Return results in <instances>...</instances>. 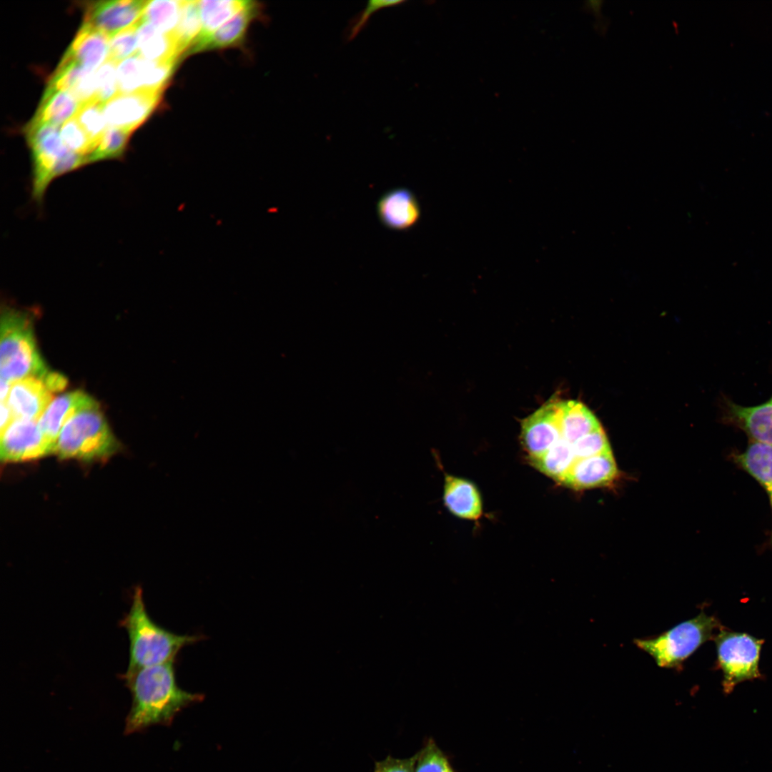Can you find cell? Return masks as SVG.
Listing matches in <instances>:
<instances>
[{
    "mask_svg": "<svg viewBox=\"0 0 772 772\" xmlns=\"http://www.w3.org/2000/svg\"><path fill=\"white\" fill-rule=\"evenodd\" d=\"M563 437L570 444L601 427L595 415L582 402H561Z\"/></svg>",
    "mask_w": 772,
    "mask_h": 772,
    "instance_id": "25",
    "label": "cell"
},
{
    "mask_svg": "<svg viewBox=\"0 0 772 772\" xmlns=\"http://www.w3.org/2000/svg\"><path fill=\"white\" fill-rule=\"evenodd\" d=\"M617 475V467L612 452L576 459L560 482L574 489L590 488L605 485Z\"/></svg>",
    "mask_w": 772,
    "mask_h": 772,
    "instance_id": "17",
    "label": "cell"
},
{
    "mask_svg": "<svg viewBox=\"0 0 772 772\" xmlns=\"http://www.w3.org/2000/svg\"><path fill=\"white\" fill-rule=\"evenodd\" d=\"M183 1H147L142 20L167 34L173 35L178 25Z\"/></svg>",
    "mask_w": 772,
    "mask_h": 772,
    "instance_id": "28",
    "label": "cell"
},
{
    "mask_svg": "<svg viewBox=\"0 0 772 772\" xmlns=\"http://www.w3.org/2000/svg\"><path fill=\"white\" fill-rule=\"evenodd\" d=\"M377 213L387 229L402 232L412 228L421 215L420 206L415 194L405 187L388 190L378 199Z\"/></svg>",
    "mask_w": 772,
    "mask_h": 772,
    "instance_id": "14",
    "label": "cell"
},
{
    "mask_svg": "<svg viewBox=\"0 0 772 772\" xmlns=\"http://www.w3.org/2000/svg\"><path fill=\"white\" fill-rule=\"evenodd\" d=\"M162 91H139L119 93L103 104L107 127L132 132L152 113L159 102Z\"/></svg>",
    "mask_w": 772,
    "mask_h": 772,
    "instance_id": "12",
    "label": "cell"
},
{
    "mask_svg": "<svg viewBox=\"0 0 772 772\" xmlns=\"http://www.w3.org/2000/svg\"><path fill=\"white\" fill-rule=\"evenodd\" d=\"M732 460L764 489L772 515V445L751 441L743 451L733 453ZM770 543L772 546V530Z\"/></svg>",
    "mask_w": 772,
    "mask_h": 772,
    "instance_id": "21",
    "label": "cell"
},
{
    "mask_svg": "<svg viewBox=\"0 0 772 772\" xmlns=\"http://www.w3.org/2000/svg\"><path fill=\"white\" fill-rule=\"evenodd\" d=\"M139 24L130 26L110 38L107 59L118 64L122 61L137 54V28Z\"/></svg>",
    "mask_w": 772,
    "mask_h": 772,
    "instance_id": "34",
    "label": "cell"
},
{
    "mask_svg": "<svg viewBox=\"0 0 772 772\" xmlns=\"http://www.w3.org/2000/svg\"><path fill=\"white\" fill-rule=\"evenodd\" d=\"M529 460L534 467L560 482L576 458L572 444L563 437L541 455Z\"/></svg>",
    "mask_w": 772,
    "mask_h": 772,
    "instance_id": "26",
    "label": "cell"
},
{
    "mask_svg": "<svg viewBox=\"0 0 772 772\" xmlns=\"http://www.w3.org/2000/svg\"><path fill=\"white\" fill-rule=\"evenodd\" d=\"M96 406L97 402L85 392L71 391L54 399L38 422L45 437L56 445L62 427L73 416Z\"/></svg>",
    "mask_w": 772,
    "mask_h": 772,
    "instance_id": "16",
    "label": "cell"
},
{
    "mask_svg": "<svg viewBox=\"0 0 772 772\" xmlns=\"http://www.w3.org/2000/svg\"><path fill=\"white\" fill-rule=\"evenodd\" d=\"M146 1L113 0L89 2L85 5L82 24L111 38L141 21Z\"/></svg>",
    "mask_w": 772,
    "mask_h": 772,
    "instance_id": "9",
    "label": "cell"
},
{
    "mask_svg": "<svg viewBox=\"0 0 772 772\" xmlns=\"http://www.w3.org/2000/svg\"><path fill=\"white\" fill-rule=\"evenodd\" d=\"M54 449L38 420L15 419L1 432L0 457L6 462L38 459L54 453Z\"/></svg>",
    "mask_w": 772,
    "mask_h": 772,
    "instance_id": "8",
    "label": "cell"
},
{
    "mask_svg": "<svg viewBox=\"0 0 772 772\" xmlns=\"http://www.w3.org/2000/svg\"><path fill=\"white\" fill-rule=\"evenodd\" d=\"M257 6L252 1L247 4L228 21L204 40L191 46L189 51L194 53L209 49L234 46L240 42L246 30L255 16Z\"/></svg>",
    "mask_w": 772,
    "mask_h": 772,
    "instance_id": "22",
    "label": "cell"
},
{
    "mask_svg": "<svg viewBox=\"0 0 772 772\" xmlns=\"http://www.w3.org/2000/svg\"><path fill=\"white\" fill-rule=\"evenodd\" d=\"M201 29L198 1H183L179 21L172 35L180 55L192 46Z\"/></svg>",
    "mask_w": 772,
    "mask_h": 772,
    "instance_id": "29",
    "label": "cell"
},
{
    "mask_svg": "<svg viewBox=\"0 0 772 772\" xmlns=\"http://www.w3.org/2000/svg\"><path fill=\"white\" fill-rule=\"evenodd\" d=\"M118 448L117 440L96 406L79 412L64 425L54 453L61 459L89 462L108 458Z\"/></svg>",
    "mask_w": 772,
    "mask_h": 772,
    "instance_id": "5",
    "label": "cell"
},
{
    "mask_svg": "<svg viewBox=\"0 0 772 772\" xmlns=\"http://www.w3.org/2000/svg\"><path fill=\"white\" fill-rule=\"evenodd\" d=\"M15 420L14 416L6 402H1V432Z\"/></svg>",
    "mask_w": 772,
    "mask_h": 772,
    "instance_id": "40",
    "label": "cell"
},
{
    "mask_svg": "<svg viewBox=\"0 0 772 772\" xmlns=\"http://www.w3.org/2000/svg\"><path fill=\"white\" fill-rule=\"evenodd\" d=\"M721 625L716 618L701 611L695 618L683 621L655 638L635 639L637 647L648 653L662 668H676L701 645L714 638L716 629Z\"/></svg>",
    "mask_w": 772,
    "mask_h": 772,
    "instance_id": "6",
    "label": "cell"
},
{
    "mask_svg": "<svg viewBox=\"0 0 772 772\" xmlns=\"http://www.w3.org/2000/svg\"><path fill=\"white\" fill-rule=\"evenodd\" d=\"M129 640V660L126 675L174 660L184 646L204 639L202 635H177L157 625L148 615L142 589H134L128 613L119 623Z\"/></svg>",
    "mask_w": 772,
    "mask_h": 772,
    "instance_id": "2",
    "label": "cell"
},
{
    "mask_svg": "<svg viewBox=\"0 0 772 772\" xmlns=\"http://www.w3.org/2000/svg\"><path fill=\"white\" fill-rule=\"evenodd\" d=\"M403 1H370L367 6L356 16L352 18L345 33V39L347 41L352 40L366 25L370 16L375 11L385 7L393 6L403 3Z\"/></svg>",
    "mask_w": 772,
    "mask_h": 772,
    "instance_id": "37",
    "label": "cell"
},
{
    "mask_svg": "<svg viewBox=\"0 0 772 772\" xmlns=\"http://www.w3.org/2000/svg\"><path fill=\"white\" fill-rule=\"evenodd\" d=\"M137 36V54L147 60L176 63L180 56L172 35L160 31L143 20L138 25Z\"/></svg>",
    "mask_w": 772,
    "mask_h": 772,
    "instance_id": "24",
    "label": "cell"
},
{
    "mask_svg": "<svg viewBox=\"0 0 772 772\" xmlns=\"http://www.w3.org/2000/svg\"><path fill=\"white\" fill-rule=\"evenodd\" d=\"M417 754L407 758H396L387 756L384 760L375 763L374 772H415Z\"/></svg>",
    "mask_w": 772,
    "mask_h": 772,
    "instance_id": "38",
    "label": "cell"
},
{
    "mask_svg": "<svg viewBox=\"0 0 772 772\" xmlns=\"http://www.w3.org/2000/svg\"><path fill=\"white\" fill-rule=\"evenodd\" d=\"M248 1L238 0L198 1L202 29L193 44L204 40L214 33L222 26V24L225 21L242 9Z\"/></svg>",
    "mask_w": 772,
    "mask_h": 772,
    "instance_id": "27",
    "label": "cell"
},
{
    "mask_svg": "<svg viewBox=\"0 0 772 772\" xmlns=\"http://www.w3.org/2000/svg\"><path fill=\"white\" fill-rule=\"evenodd\" d=\"M561 419V402L553 400L523 421L521 441L529 458L541 455L563 438Z\"/></svg>",
    "mask_w": 772,
    "mask_h": 772,
    "instance_id": "10",
    "label": "cell"
},
{
    "mask_svg": "<svg viewBox=\"0 0 772 772\" xmlns=\"http://www.w3.org/2000/svg\"><path fill=\"white\" fill-rule=\"evenodd\" d=\"M43 380L51 392L64 390L67 384L66 379L62 375L56 372H48L43 378Z\"/></svg>",
    "mask_w": 772,
    "mask_h": 772,
    "instance_id": "39",
    "label": "cell"
},
{
    "mask_svg": "<svg viewBox=\"0 0 772 772\" xmlns=\"http://www.w3.org/2000/svg\"><path fill=\"white\" fill-rule=\"evenodd\" d=\"M12 384L1 379L0 397L1 402H6Z\"/></svg>",
    "mask_w": 772,
    "mask_h": 772,
    "instance_id": "41",
    "label": "cell"
},
{
    "mask_svg": "<svg viewBox=\"0 0 772 772\" xmlns=\"http://www.w3.org/2000/svg\"><path fill=\"white\" fill-rule=\"evenodd\" d=\"M443 501L447 510L460 518L476 520L482 513V499L477 487L461 477L445 475Z\"/></svg>",
    "mask_w": 772,
    "mask_h": 772,
    "instance_id": "20",
    "label": "cell"
},
{
    "mask_svg": "<svg viewBox=\"0 0 772 772\" xmlns=\"http://www.w3.org/2000/svg\"><path fill=\"white\" fill-rule=\"evenodd\" d=\"M52 399L43 378L28 377L12 384L6 403L15 419L39 420Z\"/></svg>",
    "mask_w": 772,
    "mask_h": 772,
    "instance_id": "15",
    "label": "cell"
},
{
    "mask_svg": "<svg viewBox=\"0 0 772 772\" xmlns=\"http://www.w3.org/2000/svg\"><path fill=\"white\" fill-rule=\"evenodd\" d=\"M131 134L122 129L107 127L98 146L88 157V162L120 158Z\"/></svg>",
    "mask_w": 772,
    "mask_h": 772,
    "instance_id": "31",
    "label": "cell"
},
{
    "mask_svg": "<svg viewBox=\"0 0 772 772\" xmlns=\"http://www.w3.org/2000/svg\"><path fill=\"white\" fill-rule=\"evenodd\" d=\"M1 379L11 384L28 377L44 378L47 369L36 348L26 315L6 309L1 317Z\"/></svg>",
    "mask_w": 772,
    "mask_h": 772,
    "instance_id": "4",
    "label": "cell"
},
{
    "mask_svg": "<svg viewBox=\"0 0 772 772\" xmlns=\"http://www.w3.org/2000/svg\"><path fill=\"white\" fill-rule=\"evenodd\" d=\"M25 134L33 162L31 194L40 203L55 178L87 164V159L66 147L55 125L31 119Z\"/></svg>",
    "mask_w": 772,
    "mask_h": 772,
    "instance_id": "3",
    "label": "cell"
},
{
    "mask_svg": "<svg viewBox=\"0 0 772 772\" xmlns=\"http://www.w3.org/2000/svg\"><path fill=\"white\" fill-rule=\"evenodd\" d=\"M96 71L88 70L64 56L48 85L71 92L81 104L96 101Z\"/></svg>",
    "mask_w": 772,
    "mask_h": 772,
    "instance_id": "19",
    "label": "cell"
},
{
    "mask_svg": "<svg viewBox=\"0 0 772 772\" xmlns=\"http://www.w3.org/2000/svg\"><path fill=\"white\" fill-rule=\"evenodd\" d=\"M175 64L149 61L138 54L122 61L117 67L119 93L162 91Z\"/></svg>",
    "mask_w": 772,
    "mask_h": 772,
    "instance_id": "11",
    "label": "cell"
},
{
    "mask_svg": "<svg viewBox=\"0 0 772 772\" xmlns=\"http://www.w3.org/2000/svg\"><path fill=\"white\" fill-rule=\"evenodd\" d=\"M117 64L107 59L96 71V99L104 104L119 94Z\"/></svg>",
    "mask_w": 772,
    "mask_h": 772,
    "instance_id": "35",
    "label": "cell"
},
{
    "mask_svg": "<svg viewBox=\"0 0 772 772\" xmlns=\"http://www.w3.org/2000/svg\"><path fill=\"white\" fill-rule=\"evenodd\" d=\"M74 117L86 132L96 149L107 129L103 112V104L98 101H91L81 104Z\"/></svg>",
    "mask_w": 772,
    "mask_h": 772,
    "instance_id": "30",
    "label": "cell"
},
{
    "mask_svg": "<svg viewBox=\"0 0 772 772\" xmlns=\"http://www.w3.org/2000/svg\"><path fill=\"white\" fill-rule=\"evenodd\" d=\"M721 412L725 424L741 430L751 441L772 445V396L762 404L749 407L724 397Z\"/></svg>",
    "mask_w": 772,
    "mask_h": 772,
    "instance_id": "13",
    "label": "cell"
},
{
    "mask_svg": "<svg viewBox=\"0 0 772 772\" xmlns=\"http://www.w3.org/2000/svg\"><path fill=\"white\" fill-rule=\"evenodd\" d=\"M60 134L64 144L69 150L87 159L95 149L89 136L74 117L61 126Z\"/></svg>",
    "mask_w": 772,
    "mask_h": 772,
    "instance_id": "33",
    "label": "cell"
},
{
    "mask_svg": "<svg viewBox=\"0 0 772 772\" xmlns=\"http://www.w3.org/2000/svg\"><path fill=\"white\" fill-rule=\"evenodd\" d=\"M714 640L726 694L731 693L743 681L761 677L758 663L763 640L745 633L720 628Z\"/></svg>",
    "mask_w": 772,
    "mask_h": 772,
    "instance_id": "7",
    "label": "cell"
},
{
    "mask_svg": "<svg viewBox=\"0 0 772 772\" xmlns=\"http://www.w3.org/2000/svg\"><path fill=\"white\" fill-rule=\"evenodd\" d=\"M174 660L121 675L132 701L124 732H139L157 724L169 725L184 708L202 701L204 696L180 688L176 682Z\"/></svg>",
    "mask_w": 772,
    "mask_h": 772,
    "instance_id": "1",
    "label": "cell"
},
{
    "mask_svg": "<svg viewBox=\"0 0 772 772\" xmlns=\"http://www.w3.org/2000/svg\"><path fill=\"white\" fill-rule=\"evenodd\" d=\"M576 459L585 458L611 451L602 427L580 437L572 444Z\"/></svg>",
    "mask_w": 772,
    "mask_h": 772,
    "instance_id": "36",
    "label": "cell"
},
{
    "mask_svg": "<svg viewBox=\"0 0 772 772\" xmlns=\"http://www.w3.org/2000/svg\"><path fill=\"white\" fill-rule=\"evenodd\" d=\"M81 106L71 92L47 85L32 119L59 127L74 117Z\"/></svg>",
    "mask_w": 772,
    "mask_h": 772,
    "instance_id": "23",
    "label": "cell"
},
{
    "mask_svg": "<svg viewBox=\"0 0 772 772\" xmlns=\"http://www.w3.org/2000/svg\"><path fill=\"white\" fill-rule=\"evenodd\" d=\"M109 39L104 33L81 24L64 56L88 70L96 71L108 59Z\"/></svg>",
    "mask_w": 772,
    "mask_h": 772,
    "instance_id": "18",
    "label": "cell"
},
{
    "mask_svg": "<svg viewBox=\"0 0 772 772\" xmlns=\"http://www.w3.org/2000/svg\"><path fill=\"white\" fill-rule=\"evenodd\" d=\"M416 754L415 772H455L447 756L432 738Z\"/></svg>",
    "mask_w": 772,
    "mask_h": 772,
    "instance_id": "32",
    "label": "cell"
}]
</instances>
